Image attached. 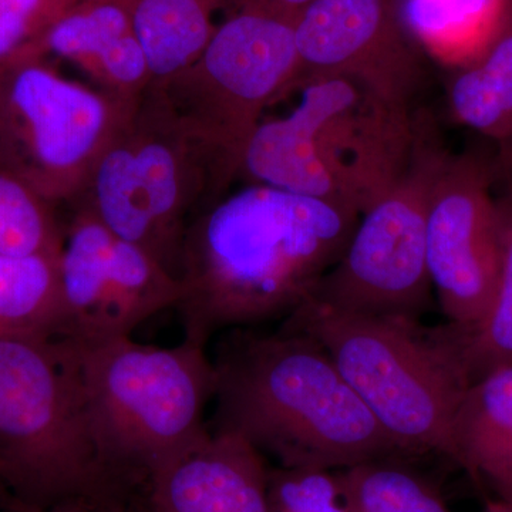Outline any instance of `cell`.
<instances>
[{
    "label": "cell",
    "instance_id": "6da1fadb",
    "mask_svg": "<svg viewBox=\"0 0 512 512\" xmlns=\"http://www.w3.org/2000/svg\"><path fill=\"white\" fill-rule=\"evenodd\" d=\"M360 214L265 184L225 194L192 220L177 309L184 340L288 318L349 247Z\"/></svg>",
    "mask_w": 512,
    "mask_h": 512
},
{
    "label": "cell",
    "instance_id": "7a4b0ae2",
    "mask_svg": "<svg viewBox=\"0 0 512 512\" xmlns=\"http://www.w3.org/2000/svg\"><path fill=\"white\" fill-rule=\"evenodd\" d=\"M214 433L242 437L282 467L342 470L407 456L309 333L235 328L218 342Z\"/></svg>",
    "mask_w": 512,
    "mask_h": 512
},
{
    "label": "cell",
    "instance_id": "3957f363",
    "mask_svg": "<svg viewBox=\"0 0 512 512\" xmlns=\"http://www.w3.org/2000/svg\"><path fill=\"white\" fill-rule=\"evenodd\" d=\"M298 89L288 116L256 127L242 173L362 215L409 167L421 113L393 109L345 77H315Z\"/></svg>",
    "mask_w": 512,
    "mask_h": 512
},
{
    "label": "cell",
    "instance_id": "277c9868",
    "mask_svg": "<svg viewBox=\"0 0 512 512\" xmlns=\"http://www.w3.org/2000/svg\"><path fill=\"white\" fill-rule=\"evenodd\" d=\"M241 174L151 84L94 165L76 207L178 278L185 232Z\"/></svg>",
    "mask_w": 512,
    "mask_h": 512
},
{
    "label": "cell",
    "instance_id": "5b68a950",
    "mask_svg": "<svg viewBox=\"0 0 512 512\" xmlns=\"http://www.w3.org/2000/svg\"><path fill=\"white\" fill-rule=\"evenodd\" d=\"M282 325L318 340L383 430L407 456L458 464L453 420L471 386L460 335L404 316L333 312L305 302Z\"/></svg>",
    "mask_w": 512,
    "mask_h": 512
},
{
    "label": "cell",
    "instance_id": "8992f818",
    "mask_svg": "<svg viewBox=\"0 0 512 512\" xmlns=\"http://www.w3.org/2000/svg\"><path fill=\"white\" fill-rule=\"evenodd\" d=\"M69 340L104 463L147 490L158 470L210 433L204 412L217 387L214 363L188 340L173 348L131 336Z\"/></svg>",
    "mask_w": 512,
    "mask_h": 512
},
{
    "label": "cell",
    "instance_id": "52a82bcc",
    "mask_svg": "<svg viewBox=\"0 0 512 512\" xmlns=\"http://www.w3.org/2000/svg\"><path fill=\"white\" fill-rule=\"evenodd\" d=\"M134 485L104 463L87 419L79 365L66 338H0V494L46 508Z\"/></svg>",
    "mask_w": 512,
    "mask_h": 512
},
{
    "label": "cell",
    "instance_id": "ba28073f",
    "mask_svg": "<svg viewBox=\"0 0 512 512\" xmlns=\"http://www.w3.org/2000/svg\"><path fill=\"white\" fill-rule=\"evenodd\" d=\"M136 101L64 79L40 57L0 63V167L50 204H76Z\"/></svg>",
    "mask_w": 512,
    "mask_h": 512
},
{
    "label": "cell",
    "instance_id": "9c48e42d",
    "mask_svg": "<svg viewBox=\"0 0 512 512\" xmlns=\"http://www.w3.org/2000/svg\"><path fill=\"white\" fill-rule=\"evenodd\" d=\"M447 154L431 120L421 116L409 167L360 215L345 254L308 302L333 312L421 318L433 289L426 256L430 195Z\"/></svg>",
    "mask_w": 512,
    "mask_h": 512
},
{
    "label": "cell",
    "instance_id": "30bf717a",
    "mask_svg": "<svg viewBox=\"0 0 512 512\" xmlns=\"http://www.w3.org/2000/svg\"><path fill=\"white\" fill-rule=\"evenodd\" d=\"M298 76L295 22L237 10L198 59L153 83L175 113L241 168L262 111Z\"/></svg>",
    "mask_w": 512,
    "mask_h": 512
},
{
    "label": "cell",
    "instance_id": "8fae6325",
    "mask_svg": "<svg viewBox=\"0 0 512 512\" xmlns=\"http://www.w3.org/2000/svg\"><path fill=\"white\" fill-rule=\"evenodd\" d=\"M59 269L64 309L60 338L87 342L131 336L181 298L177 276L86 208L76 207L64 232Z\"/></svg>",
    "mask_w": 512,
    "mask_h": 512
},
{
    "label": "cell",
    "instance_id": "7c38bea8",
    "mask_svg": "<svg viewBox=\"0 0 512 512\" xmlns=\"http://www.w3.org/2000/svg\"><path fill=\"white\" fill-rule=\"evenodd\" d=\"M427 269L447 323L476 328L490 312L501 247L491 157L447 154L429 202Z\"/></svg>",
    "mask_w": 512,
    "mask_h": 512
},
{
    "label": "cell",
    "instance_id": "4fadbf2b",
    "mask_svg": "<svg viewBox=\"0 0 512 512\" xmlns=\"http://www.w3.org/2000/svg\"><path fill=\"white\" fill-rule=\"evenodd\" d=\"M396 0H313L295 20L298 76L345 77L393 109L413 111L424 70Z\"/></svg>",
    "mask_w": 512,
    "mask_h": 512
},
{
    "label": "cell",
    "instance_id": "5bb4252c",
    "mask_svg": "<svg viewBox=\"0 0 512 512\" xmlns=\"http://www.w3.org/2000/svg\"><path fill=\"white\" fill-rule=\"evenodd\" d=\"M269 467L242 437L210 433L147 484L153 512H271Z\"/></svg>",
    "mask_w": 512,
    "mask_h": 512
},
{
    "label": "cell",
    "instance_id": "9a60e30c",
    "mask_svg": "<svg viewBox=\"0 0 512 512\" xmlns=\"http://www.w3.org/2000/svg\"><path fill=\"white\" fill-rule=\"evenodd\" d=\"M137 0H87L59 16L42 37L19 56L43 53L70 60L99 84L101 92L136 101L153 83L134 26Z\"/></svg>",
    "mask_w": 512,
    "mask_h": 512
},
{
    "label": "cell",
    "instance_id": "2e32d148",
    "mask_svg": "<svg viewBox=\"0 0 512 512\" xmlns=\"http://www.w3.org/2000/svg\"><path fill=\"white\" fill-rule=\"evenodd\" d=\"M399 10L410 37L434 59L458 69L500 35L512 0H400Z\"/></svg>",
    "mask_w": 512,
    "mask_h": 512
},
{
    "label": "cell",
    "instance_id": "e0dca14e",
    "mask_svg": "<svg viewBox=\"0 0 512 512\" xmlns=\"http://www.w3.org/2000/svg\"><path fill=\"white\" fill-rule=\"evenodd\" d=\"M458 466L494 481L512 468V365L468 387L453 420Z\"/></svg>",
    "mask_w": 512,
    "mask_h": 512
},
{
    "label": "cell",
    "instance_id": "ac0fdd59",
    "mask_svg": "<svg viewBox=\"0 0 512 512\" xmlns=\"http://www.w3.org/2000/svg\"><path fill=\"white\" fill-rule=\"evenodd\" d=\"M224 2L137 0L134 26L153 83L163 82L198 59L217 29L212 19Z\"/></svg>",
    "mask_w": 512,
    "mask_h": 512
},
{
    "label": "cell",
    "instance_id": "d6986e66",
    "mask_svg": "<svg viewBox=\"0 0 512 512\" xmlns=\"http://www.w3.org/2000/svg\"><path fill=\"white\" fill-rule=\"evenodd\" d=\"M457 123L501 143L512 131V13L474 62L458 67L448 86Z\"/></svg>",
    "mask_w": 512,
    "mask_h": 512
},
{
    "label": "cell",
    "instance_id": "ffe728a7",
    "mask_svg": "<svg viewBox=\"0 0 512 512\" xmlns=\"http://www.w3.org/2000/svg\"><path fill=\"white\" fill-rule=\"evenodd\" d=\"M60 258L0 255V338H60L64 326Z\"/></svg>",
    "mask_w": 512,
    "mask_h": 512
},
{
    "label": "cell",
    "instance_id": "44dd1931",
    "mask_svg": "<svg viewBox=\"0 0 512 512\" xmlns=\"http://www.w3.org/2000/svg\"><path fill=\"white\" fill-rule=\"evenodd\" d=\"M396 458L335 471L348 512H451L429 481Z\"/></svg>",
    "mask_w": 512,
    "mask_h": 512
},
{
    "label": "cell",
    "instance_id": "7402d4cb",
    "mask_svg": "<svg viewBox=\"0 0 512 512\" xmlns=\"http://www.w3.org/2000/svg\"><path fill=\"white\" fill-rule=\"evenodd\" d=\"M500 227L501 264L490 312L476 328L460 333L471 384L500 367L512 365V194L495 195Z\"/></svg>",
    "mask_w": 512,
    "mask_h": 512
},
{
    "label": "cell",
    "instance_id": "603a6c76",
    "mask_svg": "<svg viewBox=\"0 0 512 512\" xmlns=\"http://www.w3.org/2000/svg\"><path fill=\"white\" fill-rule=\"evenodd\" d=\"M63 239L52 204L0 167V255L60 258Z\"/></svg>",
    "mask_w": 512,
    "mask_h": 512
},
{
    "label": "cell",
    "instance_id": "cb8c5ba5",
    "mask_svg": "<svg viewBox=\"0 0 512 512\" xmlns=\"http://www.w3.org/2000/svg\"><path fill=\"white\" fill-rule=\"evenodd\" d=\"M268 494L271 512H348L330 470L269 468Z\"/></svg>",
    "mask_w": 512,
    "mask_h": 512
},
{
    "label": "cell",
    "instance_id": "d4e9b609",
    "mask_svg": "<svg viewBox=\"0 0 512 512\" xmlns=\"http://www.w3.org/2000/svg\"><path fill=\"white\" fill-rule=\"evenodd\" d=\"M64 12L60 0H0V63L25 53Z\"/></svg>",
    "mask_w": 512,
    "mask_h": 512
},
{
    "label": "cell",
    "instance_id": "484cf974",
    "mask_svg": "<svg viewBox=\"0 0 512 512\" xmlns=\"http://www.w3.org/2000/svg\"><path fill=\"white\" fill-rule=\"evenodd\" d=\"M73 512H153L146 490L134 485H119L100 493L79 495L73 500Z\"/></svg>",
    "mask_w": 512,
    "mask_h": 512
},
{
    "label": "cell",
    "instance_id": "4316f807",
    "mask_svg": "<svg viewBox=\"0 0 512 512\" xmlns=\"http://www.w3.org/2000/svg\"><path fill=\"white\" fill-rule=\"evenodd\" d=\"M237 10L262 13L274 18L295 22L302 10L313 0H234Z\"/></svg>",
    "mask_w": 512,
    "mask_h": 512
},
{
    "label": "cell",
    "instance_id": "83f0119b",
    "mask_svg": "<svg viewBox=\"0 0 512 512\" xmlns=\"http://www.w3.org/2000/svg\"><path fill=\"white\" fill-rule=\"evenodd\" d=\"M494 190L500 194H512V131L497 144L494 156L491 157Z\"/></svg>",
    "mask_w": 512,
    "mask_h": 512
},
{
    "label": "cell",
    "instance_id": "f1b7e54d",
    "mask_svg": "<svg viewBox=\"0 0 512 512\" xmlns=\"http://www.w3.org/2000/svg\"><path fill=\"white\" fill-rule=\"evenodd\" d=\"M73 500L74 497L46 508H22L8 505L5 512H73Z\"/></svg>",
    "mask_w": 512,
    "mask_h": 512
},
{
    "label": "cell",
    "instance_id": "f546056e",
    "mask_svg": "<svg viewBox=\"0 0 512 512\" xmlns=\"http://www.w3.org/2000/svg\"><path fill=\"white\" fill-rule=\"evenodd\" d=\"M495 488L500 493L501 501L505 504L510 505L512 508V468L503 476L495 478L493 481Z\"/></svg>",
    "mask_w": 512,
    "mask_h": 512
},
{
    "label": "cell",
    "instance_id": "4dcf8cb0",
    "mask_svg": "<svg viewBox=\"0 0 512 512\" xmlns=\"http://www.w3.org/2000/svg\"><path fill=\"white\" fill-rule=\"evenodd\" d=\"M483 512H512L510 505L504 503V501H495V503H488L485 505Z\"/></svg>",
    "mask_w": 512,
    "mask_h": 512
},
{
    "label": "cell",
    "instance_id": "1f68e13d",
    "mask_svg": "<svg viewBox=\"0 0 512 512\" xmlns=\"http://www.w3.org/2000/svg\"><path fill=\"white\" fill-rule=\"evenodd\" d=\"M60 2H62L64 9L67 10L73 8V6L77 5V3L87 2V0H60Z\"/></svg>",
    "mask_w": 512,
    "mask_h": 512
},
{
    "label": "cell",
    "instance_id": "d6a6232c",
    "mask_svg": "<svg viewBox=\"0 0 512 512\" xmlns=\"http://www.w3.org/2000/svg\"><path fill=\"white\" fill-rule=\"evenodd\" d=\"M60 3H62V2H60ZM63 8H64V6H63Z\"/></svg>",
    "mask_w": 512,
    "mask_h": 512
}]
</instances>
